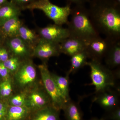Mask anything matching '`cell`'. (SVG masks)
Listing matches in <instances>:
<instances>
[{"label":"cell","instance_id":"6da1fadb","mask_svg":"<svg viewBox=\"0 0 120 120\" xmlns=\"http://www.w3.org/2000/svg\"><path fill=\"white\" fill-rule=\"evenodd\" d=\"M88 10L99 34L112 42L120 41V4L113 0H90Z\"/></svg>","mask_w":120,"mask_h":120},{"label":"cell","instance_id":"7a4b0ae2","mask_svg":"<svg viewBox=\"0 0 120 120\" xmlns=\"http://www.w3.org/2000/svg\"><path fill=\"white\" fill-rule=\"evenodd\" d=\"M71 19L67 23L69 37L87 42L100 36L93 26L88 9L85 5H75L71 8Z\"/></svg>","mask_w":120,"mask_h":120},{"label":"cell","instance_id":"3957f363","mask_svg":"<svg viewBox=\"0 0 120 120\" xmlns=\"http://www.w3.org/2000/svg\"><path fill=\"white\" fill-rule=\"evenodd\" d=\"M86 65L90 69L91 85L94 86L95 93L101 92L115 86V75L119 73V70L114 72L101 62L96 60H91L87 62Z\"/></svg>","mask_w":120,"mask_h":120},{"label":"cell","instance_id":"277c9868","mask_svg":"<svg viewBox=\"0 0 120 120\" xmlns=\"http://www.w3.org/2000/svg\"><path fill=\"white\" fill-rule=\"evenodd\" d=\"M71 4L68 3L65 7H60L52 4L49 0H38L25 7L23 10H40L52 20L54 24L62 26L67 24L68 22L71 9Z\"/></svg>","mask_w":120,"mask_h":120},{"label":"cell","instance_id":"5b68a950","mask_svg":"<svg viewBox=\"0 0 120 120\" xmlns=\"http://www.w3.org/2000/svg\"><path fill=\"white\" fill-rule=\"evenodd\" d=\"M38 68L44 88L51 99L52 106L60 111L63 109L68 101L57 87L46 63L39 65Z\"/></svg>","mask_w":120,"mask_h":120},{"label":"cell","instance_id":"8992f818","mask_svg":"<svg viewBox=\"0 0 120 120\" xmlns=\"http://www.w3.org/2000/svg\"><path fill=\"white\" fill-rule=\"evenodd\" d=\"M108 39L100 36L86 42V50L89 58L101 62L113 42Z\"/></svg>","mask_w":120,"mask_h":120},{"label":"cell","instance_id":"52a82bcc","mask_svg":"<svg viewBox=\"0 0 120 120\" xmlns=\"http://www.w3.org/2000/svg\"><path fill=\"white\" fill-rule=\"evenodd\" d=\"M57 24H49L39 28L38 34L41 38L53 43L60 44L69 37L68 28Z\"/></svg>","mask_w":120,"mask_h":120},{"label":"cell","instance_id":"ba28073f","mask_svg":"<svg viewBox=\"0 0 120 120\" xmlns=\"http://www.w3.org/2000/svg\"><path fill=\"white\" fill-rule=\"evenodd\" d=\"M37 71L33 63L30 60L21 62L15 75L17 84L22 87L31 85L36 79Z\"/></svg>","mask_w":120,"mask_h":120},{"label":"cell","instance_id":"9c48e42d","mask_svg":"<svg viewBox=\"0 0 120 120\" xmlns=\"http://www.w3.org/2000/svg\"><path fill=\"white\" fill-rule=\"evenodd\" d=\"M60 53V44L41 38L34 49L33 56L46 61L50 57L58 56Z\"/></svg>","mask_w":120,"mask_h":120},{"label":"cell","instance_id":"30bf717a","mask_svg":"<svg viewBox=\"0 0 120 120\" xmlns=\"http://www.w3.org/2000/svg\"><path fill=\"white\" fill-rule=\"evenodd\" d=\"M94 101L109 112L119 106V93L110 88L97 93Z\"/></svg>","mask_w":120,"mask_h":120},{"label":"cell","instance_id":"8fae6325","mask_svg":"<svg viewBox=\"0 0 120 120\" xmlns=\"http://www.w3.org/2000/svg\"><path fill=\"white\" fill-rule=\"evenodd\" d=\"M50 105L52 101L46 91H34L26 97V106L30 110H39Z\"/></svg>","mask_w":120,"mask_h":120},{"label":"cell","instance_id":"7c38bea8","mask_svg":"<svg viewBox=\"0 0 120 120\" xmlns=\"http://www.w3.org/2000/svg\"><path fill=\"white\" fill-rule=\"evenodd\" d=\"M6 40L7 48L14 56L19 58L33 56V50L19 36Z\"/></svg>","mask_w":120,"mask_h":120},{"label":"cell","instance_id":"4fadbf2b","mask_svg":"<svg viewBox=\"0 0 120 120\" xmlns=\"http://www.w3.org/2000/svg\"><path fill=\"white\" fill-rule=\"evenodd\" d=\"M86 42L79 39L69 37L60 44L61 53L71 57L86 50Z\"/></svg>","mask_w":120,"mask_h":120},{"label":"cell","instance_id":"5bb4252c","mask_svg":"<svg viewBox=\"0 0 120 120\" xmlns=\"http://www.w3.org/2000/svg\"><path fill=\"white\" fill-rule=\"evenodd\" d=\"M19 17L9 19L0 25L1 34L6 40L18 36L20 28L24 24Z\"/></svg>","mask_w":120,"mask_h":120},{"label":"cell","instance_id":"9a60e30c","mask_svg":"<svg viewBox=\"0 0 120 120\" xmlns=\"http://www.w3.org/2000/svg\"><path fill=\"white\" fill-rule=\"evenodd\" d=\"M104 58L106 67L109 68L120 67V41L114 42L112 43Z\"/></svg>","mask_w":120,"mask_h":120},{"label":"cell","instance_id":"2e32d148","mask_svg":"<svg viewBox=\"0 0 120 120\" xmlns=\"http://www.w3.org/2000/svg\"><path fill=\"white\" fill-rule=\"evenodd\" d=\"M22 11L15 4L8 1L0 7V25L7 20L16 17H19Z\"/></svg>","mask_w":120,"mask_h":120},{"label":"cell","instance_id":"e0dca14e","mask_svg":"<svg viewBox=\"0 0 120 120\" xmlns=\"http://www.w3.org/2000/svg\"><path fill=\"white\" fill-rule=\"evenodd\" d=\"M18 36L24 41L33 51L41 38L38 33L24 24L20 28Z\"/></svg>","mask_w":120,"mask_h":120},{"label":"cell","instance_id":"ac0fdd59","mask_svg":"<svg viewBox=\"0 0 120 120\" xmlns=\"http://www.w3.org/2000/svg\"><path fill=\"white\" fill-rule=\"evenodd\" d=\"M62 109L66 120H83L82 113L78 103L70 100Z\"/></svg>","mask_w":120,"mask_h":120},{"label":"cell","instance_id":"d6986e66","mask_svg":"<svg viewBox=\"0 0 120 120\" xmlns=\"http://www.w3.org/2000/svg\"><path fill=\"white\" fill-rule=\"evenodd\" d=\"M71 66L68 74L73 73L85 65H86L87 60L89 58L86 50L75 54L71 57Z\"/></svg>","mask_w":120,"mask_h":120},{"label":"cell","instance_id":"ffe728a7","mask_svg":"<svg viewBox=\"0 0 120 120\" xmlns=\"http://www.w3.org/2000/svg\"><path fill=\"white\" fill-rule=\"evenodd\" d=\"M30 111L28 107L24 106H10L7 110L6 120H22L28 115Z\"/></svg>","mask_w":120,"mask_h":120},{"label":"cell","instance_id":"44dd1931","mask_svg":"<svg viewBox=\"0 0 120 120\" xmlns=\"http://www.w3.org/2000/svg\"><path fill=\"white\" fill-rule=\"evenodd\" d=\"M59 111L49 106L38 110L32 120H60Z\"/></svg>","mask_w":120,"mask_h":120},{"label":"cell","instance_id":"7402d4cb","mask_svg":"<svg viewBox=\"0 0 120 120\" xmlns=\"http://www.w3.org/2000/svg\"><path fill=\"white\" fill-rule=\"evenodd\" d=\"M69 75L67 73L66 76H62L52 74L57 87L68 102L71 100L69 94Z\"/></svg>","mask_w":120,"mask_h":120},{"label":"cell","instance_id":"603a6c76","mask_svg":"<svg viewBox=\"0 0 120 120\" xmlns=\"http://www.w3.org/2000/svg\"><path fill=\"white\" fill-rule=\"evenodd\" d=\"M21 62L19 57L13 56L9 57L3 63L9 71L15 72L19 68Z\"/></svg>","mask_w":120,"mask_h":120},{"label":"cell","instance_id":"cb8c5ba5","mask_svg":"<svg viewBox=\"0 0 120 120\" xmlns=\"http://www.w3.org/2000/svg\"><path fill=\"white\" fill-rule=\"evenodd\" d=\"M12 91V87L10 80L5 79L0 83V94L3 97H8Z\"/></svg>","mask_w":120,"mask_h":120},{"label":"cell","instance_id":"d4e9b609","mask_svg":"<svg viewBox=\"0 0 120 120\" xmlns=\"http://www.w3.org/2000/svg\"><path fill=\"white\" fill-rule=\"evenodd\" d=\"M26 97L24 94H19L12 97L9 101L11 106H26Z\"/></svg>","mask_w":120,"mask_h":120},{"label":"cell","instance_id":"484cf974","mask_svg":"<svg viewBox=\"0 0 120 120\" xmlns=\"http://www.w3.org/2000/svg\"><path fill=\"white\" fill-rule=\"evenodd\" d=\"M109 114L103 117L105 120H120V108L117 107L111 111L109 112Z\"/></svg>","mask_w":120,"mask_h":120},{"label":"cell","instance_id":"4316f807","mask_svg":"<svg viewBox=\"0 0 120 120\" xmlns=\"http://www.w3.org/2000/svg\"><path fill=\"white\" fill-rule=\"evenodd\" d=\"M38 0H10L9 1L20 8L22 11L28 5L37 1Z\"/></svg>","mask_w":120,"mask_h":120},{"label":"cell","instance_id":"83f0119b","mask_svg":"<svg viewBox=\"0 0 120 120\" xmlns=\"http://www.w3.org/2000/svg\"><path fill=\"white\" fill-rule=\"evenodd\" d=\"M9 53L7 48L0 47V62H4L9 58Z\"/></svg>","mask_w":120,"mask_h":120},{"label":"cell","instance_id":"f1b7e54d","mask_svg":"<svg viewBox=\"0 0 120 120\" xmlns=\"http://www.w3.org/2000/svg\"><path fill=\"white\" fill-rule=\"evenodd\" d=\"M8 69L6 68L3 62H0V75L5 79H8L9 75Z\"/></svg>","mask_w":120,"mask_h":120},{"label":"cell","instance_id":"f546056e","mask_svg":"<svg viewBox=\"0 0 120 120\" xmlns=\"http://www.w3.org/2000/svg\"><path fill=\"white\" fill-rule=\"evenodd\" d=\"M8 108L5 104L0 102V120H4L6 118Z\"/></svg>","mask_w":120,"mask_h":120},{"label":"cell","instance_id":"4dcf8cb0","mask_svg":"<svg viewBox=\"0 0 120 120\" xmlns=\"http://www.w3.org/2000/svg\"><path fill=\"white\" fill-rule=\"evenodd\" d=\"M68 3L74 4L75 5H85L87 2H88L90 0H67Z\"/></svg>","mask_w":120,"mask_h":120},{"label":"cell","instance_id":"1f68e13d","mask_svg":"<svg viewBox=\"0 0 120 120\" xmlns=\"http://www.w3.org/2000/svg\"><path fill=\"white\" fill-rule=\"evenodd\" d=\"M8 1V0H0V7L4 5Z\"/></svg>","mask_w":120,"mask_h":120},{"label":"cell","instance_id":"d6a6232c","mask_svg":"<svg viewBox=\"0 0 120 120\" xmlns=\"http://www.w3.org/2000/svg\"><path fill=\"white\" fill-rule=\"evenodd\" d=\"M90 120H105V118H103V117H102V118H96V117H94V118H91V119H90Z\"/></svg>","mask_w":120,"mask_h":120},{"label":"cell","instance_id":"836d02e7","mask_svg":"<svg viewBox=\"0 0 120 120\" xmlns=\"http://www.w3.org/2000/svg\"><path fill=\"white\" fill-rule=\"evenodd\" d=\"M114 1H116V2L118 3V4H120V0H113Z\"/></svg>","mask_w":120,"mask_h":120},{"label":"cell","instance_id":"e575fe53","mask_svg":"<svg viewBox=\"0 0 120 120\" xmlns=\"http://www.w3.org/2000/svg\"><path fill=\"white\" fill-rule=\"evenodd\" d=\"M2 37V35H1V34L0 32V42L1 39V37Z\"/></svg>","mask_w":120,"mask_h":120}]
</instances>
